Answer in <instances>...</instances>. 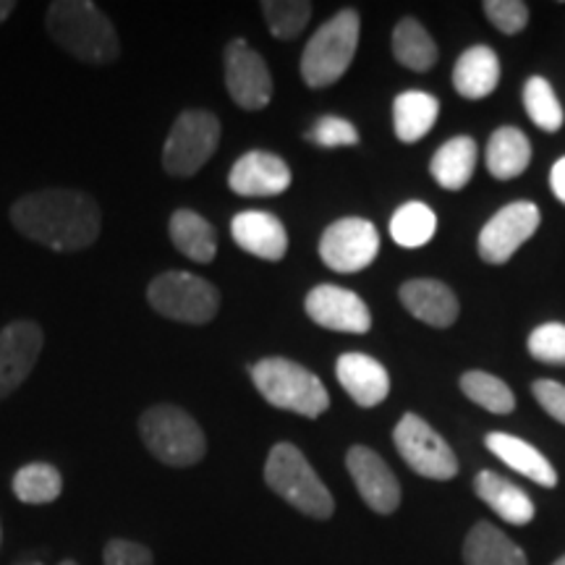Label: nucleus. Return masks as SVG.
<instances>
[{
  "label": "nucleus",
  "instance_id": "f257e3e1",
  "mask_svg": "<svg viewBox=\"0 0 565 565\" xmlns=\"http://www.w3.org/2000/svg\"><path fill=\"white\" fill-rule=\"evenodd\" d=\"M11 223L26 238L53 252L87 249L100 236V207L74 189H42L11 207Z\"/></svg>",
  "mask_w": 565,
  "mask_h": 565
},
{
  "label": "nucleus",
  "instance_id": "f03ea898",
  "mask_svg": "<svg viewBox=\"0 0 565 565\" xmlns=\"http://www.w3.org/2000/svg\"><path fill=\"white\" fill-rule=\"evenodd\" d=\"M45 26L63 51L84 63H110L121 53L113 21L89 0H55Z\"/></svg>",
  "mask_w": 565,
  "mask_h": 565
},
{
  "label": "nucleus",
  "instance_id": "7ed1b4c3",
  "mask_svg": "<svg viewBox=\"0 0 565 565\" xmlns=\"http://www.w3.org/2000/svg\"><path fill=\"white\" fill-rule=\"evenodd\" d=\"M265 482L278 498L294 505L309 519L328 521L335 511V500L307 456L291 443H278L265 463Z\"/></svg>",
  "mask_w": 565,
  "mask_h": 565
},
{
  "label": "nucleus",
  "instance_id": "20e7f679",
  "mask_svg": "<svg viewBox=\"0 0 565 565\" xmlns=\"http://www.w3.org/2000/svg\"><path fill=\"white\" fill-rule=\"evenodd\" d=\"M254 385L267 404L282 412H294L307 419H317L330 408L328 387L307 366L291 359L270 356L257 362L249 370Z\"/></svg>",
  "mask_w": 565,
  "mask_h": 565
},
{
  "label": "nucleus",
  "instance_id": "39448f33",
  "mask_svg": "<svg viewBox=\"0 0 565 565\" xmlns=\"http://www.w3.org/2000/svg\"><path fill=\"white\" fill-rule=\"evenodd\" d=\"M362 19L359 11L343 9L312 34L301 53V79L307 87L324 89L341 82L359 47Z\"/></svg>",
  "mask_w": 565,
  "mask_h": 565
},
{
  "label": "nucleus",
  "instance_id": "423d86ee",
  "mask_svg": "<svg viewBox=\"0 0 565 565\" xmlns=\"http://www.w3.org/2000/svg\"><path fill=\"white\" fill-rule=\"evenodd\" d=\"M139 437L160 463L173 469L200 463L207 454V437L194 416L171 404H158L141 414Z\"/></svg>",
  "mask_w": 565,
  "mask_h": 565
},
{
  "label": "nucleus",
  "instance_id": "0eeeda50",
  "mask_svg": "<svg viewBox=\"0 0 565 565\" xmlns=\"http://www.w3.org/2000/svg\"><path fill=\"white\" fill-rule=\"evenodd\" d=\"M147 299L158 315L186 324L210 322L221 309L217 288L200 275L183 270L158 275L147 288Z\"/></svg>",
  "mask_w": 565,
  "mask_h": 565
},
{
  "label": "nucleus",
  "instance_id": "6e6552de",
  "mask_svg": "<svg viewBox=\"0 0 565 565\" xmlns=\"http://www.w3.org/2000/svg\"><path fill=\"white\" fill-rule=\"evenodd\" d=\"M217 145L221 121L210 110H183L162 147V168L166 173L189 179L215 154Z\"/></svg>",
  "mask_w": 565,
  "mask_h": 565
},
{
  "label": "nucleus",
  "instance_id": "1a4fd4ad",
  "mask_svg": "<svg viewBox=\"0 0 565 565\" xmlns=\"http://www.w3.org/2000/svg\"><path fill=\"white\" fill-rule=\"evenodd\" d=\"M393 443L404 461L419 477L448 482L458 475V458L448 443L422 419L419 414H404L395 424Z\"/></svg>",
  "mask_w": 565,
  "mask_h": 565
},
{
  "label": "nucleus",
  "instance_id": "9d476101",
  "mask_svg": "<svg viewBox=\"0 0 565 565\" xmlns=\"http://www.w3.org/2000/svg\"><path fill=\"white\" fill-rule=\"evenodd\" d=\"M380 254V233L364 217H341L320 238V257L330 270L351 275L370 267Z\"/></svg>",
  "mask_w": 565,
  "mask_h": 565
},
{
  "label": "nucleus",
  "instance_id": "9b49d317",
  "mask_svg": "<svg viewBox=\"0 0 565 565\" xmlns=\"http://www.w3.org/2000/svg\"><path fill=\"white\" fill-rule=\"evenodd\" d=\"M540 207L532 202H511L498 210L479 231V257L490 265H505L540 228Z\"/></svg>",
  "mask_w": 565,
  "mask_h": 565
},
{
  "label": "nucleus",
  "instance_id": "f8f14e48",
  "mask_svg": "<svg viewBox=\"0 0 565 565\" xmlns=\"http://www.w3.org/2000/svg\"><path fill=\"white\" fill-rule=\"evenodd\" d=\"M225 87L244 110H263L273 100L270 68L249 42L233 40L225 47Z\"/></svg>",
  "mask_w": 565,
  "mask_h": 565
},
{
  "label": "nucleus",
  "instance_id": "ddd939ff",
  "mask_svg": "<svg viewBox=\"0 0 565 565\" xmlns=\"http://www.w3.org/2000/svg\"><path fill=\"white\" fill-rule=\"evenodd\" d=\"M307 309L309 320L320 324L324 330H335V333H353L362 335L370 333L372 315L364 299L359 294L349 291V288L333 286V282H322V286L312 288L307 294Z\"/></svg>",
  "mask_w": 565,
  "mask_h": 565
},
{
  "label": "nucleus",
  "instance_id": "4468645a",
  "mask_svg": "<svg viewBox=\"0 0 565 565\" xmlns=\"http://www.w3.org/2000/svg\"><path fill=\"white\" fill-rule=\"evenodd\" d=\"M345 469H349L362 500L374 513L391 515L393 511H398L401 484L383 456L374 454L366 445H353L345 454Z\"/></svg>",
  "mask_w": 565,
  "mask_h": 565
},
{
  "label": "nucleus",
  "instance_id": "2eb2a0df",
  "mask_svg": "<svg viewBox=\"0 0 565 565\" xmlns=\"http://www.w3.org/2000/svg\"><path fill=\"white\" fill-rule=\"evenodd\" d=\"M42 343L45 335L38 322L19 320L0 330V401L9 398L30 377L42 353Z\"/></svg>",
  "mask_w": 565,
  "mask_h": 565
},
{
  "label": "nucleus",
  "instance_id": "dca6fc26",
  "mask_svg": "<svg viewBox=\"0 0 565 565\" xmlns=\"http://www.w3.org/2000/svg\"><path fill=\"white\" fill-rule=\"evenodd\" d=\"M228 186L242 196H275L291 186V168L273 152L252 150L233 162Z\"/></svg>",
  "mask_w": 565,
  "mask_h": 565
},
{
  "label": "nucleus",
  "instance_id": "f3484780",
  "mask_svg": "<svg viewBox=\"0 0 565 565\" xmlns=\"http://www.w3.org/2000/svg\"><path fill=\"white\" fill-rule=\"evenodd\" d=\"M233 242L265 263H278L288 252V233L273 212L246 210L231 221Z\"/></svg>",
  "mask_w": 565,
  "mask_h": 565
},
{
  "label": "nucleus",
  "instance_id": "a211bd4d",
  "mask_svg": "<svg viewBox=\"0 0 565 565\" xmlns=\"http://www.w3.org/2000/svg\"><path fill=\"white\" fill-rule=\"evenodd\" d=\"M335 374L343 391L362 408L380 406L391 393V374L366 353H343L335 362Z\"/></svg>",
  "mask_w": 565,
  "mask_h": 565
},
{
  "label": "nucleus",
  "instance_id": "6ab92c4d",
  "mask_svg": "<svg viewBox=\"0 0 565 565\" xmlns=\"http://www.w3.org/2000/svg\"><path fill=\"white\" fill-rule=\"evenodd\" d=\"M401 303L416 320L433 328H450L458 320V299L448 286L433 278H416L401 286Z\"/></svg>",
  "mask_w": 565,
  "mask_h": 565
},
{
  "label": "nucleus",
  "instance_id": "aec40b11",
  "mask_svg": "<svg viewBox=\"0 0 565 565\" xmlns=\"http://www.w3.org/2000/svg\"><path fill=\"white\" fill-rule=\"evenodd\" d=\"M500 84V61L490 45H471L458 55L454 87L466 100H484Z\"/></svg>",
  "mask_w": 565,
  "mask_h": 565
},
{
  "label": "nucleus",
  "instance_id": "412c9836",
  "mask_svg": "<svg viewBox=\"0 0 565 565\" xmlns=\"http://www.w3.org/2000/svg\"><path fill=\"white\" fill-rule=\"evenodd\" d=\"M484 445L492 456H498L505 466H511L513 471H519V475L532 479V482L542 487L557 484L555 466L550 463L547 458L534 448V445L521 440V437L505 435V433H490L484 437Z\"/></svg>",
  "mask_w": 565,
  "mask_h": 565
},
{
  "label": "nucleus",
  "instance_id": "4be33fe9",
  "mask_svg": "<svg viewBox=\"0 0 565 565\" xmlns=\"http://www.w3.org/2000/svg\"><path fill=\"white\" fill-rule=\"evenodd\" d=\"M477 498L492 508L500 519L513 526H526L534 519L532 498L515 487L511 479L494 475V471H479L475 479Z\"/></svg>",
  "mask_w": 565,
  "mask_h": 565
},
{
  "label": "nucleus",
  "instance_id": "5701e85b",
  "mask_svg": "<svg viewBox=\"0 0 565 565\" xmlns=\"http://www.w3.org/2000/svg\"><path fill=\"white\" fill-rule=\"evenodd\" d=\"M440 116V100L429 92L408 89L393 100V129L404 145L427 137Z\"/></svg>",
  "mask_w": 565,
  "mask_h": 565
},
{
  "label": "nucleus",
  "instance_id": "b1692460",
  "mask_svg": "<svg viewBox=\"0 0 565 565\" xmlns=\"http://www.w3.org/2000/svg\"><path fill=\"white\" fill-rule=\"evenodd\" d=\"M479 158V147L471 137H454L448 139L440 150L435 152L433 162H429V173L448 192H461L469 186L471 175H475Z\"/></svg>",
  "mask_w": 565,
  "mask_h": 565
},
{
  "label": "nucleus",
  "instance_id": "393cba45",
  "mask_svg": "<svg viewBox=\"0 0 565 565\" xmlns=\"http://www.w3.org/2000/svg\"><path fill=\"white\" fill-rule=\"evenodd\" d=\"M529 162H532V145H529L526 134L515 126H500L487 141V171L492 173V179H519Z\"/></svg>",
  "mask_w": 565,
  "mask_h": 565
},
{
  "label": "nucleus",
  "instance_id": "a878e982",
  "mask_svg": "<svg viewBox=\"0 0 565 565\" xmlns=\"http://www.w3.org/2000/svg\"><path fill=\"white\" fill-rule=\"evenodd\" d=\"M466 565H529L526 553L498 526L479 521L463 542Z\"/></svg>",
  "mask_w": 565,
  "mask_h": 565
},
{
  "label": "nucleus",
  "instance_id": "bb28decb",
  "mask_svg": "<svg viewBox=\"0 0 565 565\" xmlns=\"http://www.w3.org/2000/svg\"><path fill=\"white\" fill-rule=\"evenodd\" d=\"M171 231V242L183 257L194 259V263L207 265L217 254V233L210 221H204L200 212L194 210H175L168 223Z\"/></svg>",
  "mask_w": 565,
  "mask_h": 565
},
{
  "label": "nucleus",
  "instance_id": "cd10ccee",
  "mask_svg": "<svg viewBox=\"0 0 565 565\" xmlns=\"http://www.w3.org/2000/svg\"><path fill=\"white\" fill-rule=\"evenodd\" d=\"M393 55L401 66L429 71L437 63V45L416 19H401L393 30Z\"/></svg>",
  "mask_w": 565,
  "mask_h": 565
},
{
  "label": "nucleus",
  "instance_id": "c85d7f7f",
  "mask_svg": "<svg viewBox=\"0 0 565 565\" xmlns=\"http://www.w3.org/2000/svg\"><path fill=\"white\" fill-rule=\"evenodd\" d=\"M437 231V215L429 204L424 202H406L395 210L391 221L393 242L404 249H419L433 242Z\"/></svg>",
  "mask_w": 565,
  "mask_h": 565
},
{
  "label": "nucleus",
  "instance_id": "c756f323",
  "mask_svg": "<svg viewBox=\"0 0 565 565\" xmlns=\"http://www.w3.org/2000/svg\"><path fill=\"white\" fill-rule=\"evenodd\" d=\"M63 492V477L53 463H26L13 475V494L26 505H47Z\"/></svg>",
  "mask_w": 565,
  "mask_h": 565
},
{
  "label": "nucleus",
  "instance_id": "7c9ffc66",
  "mask_svg": "<svg viewBox=\"0 0 565 565\" xmlns=\"http://www.w3.org/2000/svg\"><path fill=\"white\" fill-rule=\"evenodd\" d=\"M461 391L469 401H475L477 406L487 408L492 414H511L515 408V395L503 380L494 377L490 372L471 370L461 374Z\"/></svg>",
  "mask_w": 565,
  "mask_h": 565
},
{
  "label": "nucleus",
  "instance_id": "2f4dec72",
  "mask_svg": "<svg viewBox=\"0 0 565 565\" xmlns=\"http://www.w3.org/2000/svg\"><path fill=\"white\" fill-rule=\"evenodd\" d=\"M524 108L532 118L534 126H540L542 131L555 134L563 126V105L557 100L553 84H550L545 76H532L524 84Z\"/></svg>",
  "mask_w": 565,
  "mask_h": 565
},
{
  "label": "nucleus",
  "instance_id": "473e14b6",
  "mask_svg": "<svg viewBox=\"0 0 565 565\" xmlns=\"http://www.w3.org/2000/svg\"><path fill=\"white\" fill-rule=\"evenodd\" d=\"M263 13L273 38L296 40L312 19V3L307 0H265Z\"/></svg>",
  "mask_w": 565,
  "mask_h": 565
},
{
  "label": "nucleus",
  "instance_id": "72a5a7b5",
  "mask_svg": "<svg viewBox=\"0 0 565 565\" xmlns=\"http://www.w3.org/2000/svg\"><path fill=\"white\" fill-rule=\"evenodd\" d=\"M529 353L536 362L565 366V324L545 322L529 335Z\"/></svg>",
  "mask_w": 565,
  "mask_h": 565
},
{
  "label": "nucleus",
  "instance_id": "f704fd0d",
  "mask_svg": "<svg viewBox=\"0 0 565 565\" xmlns=\"http://www.w3.org/2000/svg\"><path fill=\"white\" fill-rule=\"evenodd\" d=\"M307 139L315 141L317 147H351L359 145V131L351 121H345L341 116H322L312 129L307 131Z\"/></svg>",
  "mask_w": 565,
  "mask_h": 565
},
{
  "label": "nucleus",
  "instance_id": "c9c22d12",
  "mask_svg": "<svg viewBox=\"0 0 565 565\" xmlns=\"http://www.w3.org/2000/svg\"><path fill=\"white\" fill-rule=\"evenodd\" d=\"M484 13L503 34H519L529 24V6L521 0H487Z\"/></svg>",
  "mask_w": 565,
  "mask_h": 565
},
{
  "label": "nucleus",
  "instance_id": "e433bc0d",
  "mask_svg": "<svg viewBox=\"0 0 565 565\" xmlns=\"http://www.w3.org/2000/svg\"><path fill=\"white\" fill-rule=\"evenodd\" d=\"M105 565H154V555L150 547L139 545L131 540H110L103 553Z\"/></svg>",
  "mask_w": 565,
  "mask_h": 565
},
{
  "label": "nucleus",
  "instance_id": "4c0bfd02",
  "mask_svg": "<svg viewBox=\"0 0 565 565\" xmlns=\"http://www.w3.org/2000/svg\"><path fill=\"white\" fill-rule=\"evenodd\" d=\"M532 393L536 404L545 408L555 422L565 424V385L555 383V380H536Z\"/></svg>",
  "mask_w": 565,
  "mask_h": 565
},
{
  "label": "nucleus",
  "instance_id": "58836bf2",
  "mask_svg": "<svg viewBox=\"0 0 565 565\" xmlns=\"http://www.w3.org/2000/svg\"><path fill=\"white\" fill-rule=\"evenodd\" d=\"M550 186H553L557 200L565 204V158L557 160L553 171H550Z\"/></svg>",
  "mask_w": 565,
  "mask_h": 565
},
{
  "label": "nucleus",
  "instance_id": "ea45409f",
  "mask_svg": "<svg viewBox=\"0 0 565 565\" xmlns=\"http://www.w3.org/2000/svg\"><path fill=\"white\" fill-rule=\"evenodd\" d=\"M13 11H17V3H13V0H0V24H3Z\"/></svg>",
  "mask_w": 565,
  "mask_h": 565
},
{
  "label": "nucleus",
  "instance_id": "a19ab883",
  "mask_svg": "<svg viewBox=\"0 0 565 565\" xmlns=\"http://www.w3.org/2000/svg\"><path fill=\"white\" fill-rule=\"evenodd\" d=\"M13 565H45V563H40V561H21V563H13Z\"/></svg>",
  "mask_w": 565,
  "mask_h": 565
},
{
  "label": "nucleus",
  "instance_id": "79ce46f5",
  "mask_svg": "<svg viewBox=\"0 0 565 565\" xmlns=\"http://www.w3.org/2000/svg\"><path fill=\"white\" fill-rule=\"evenodd\" d=\"M553 565H565V555H563V557H557V561H555Z\"/></svg>",
  "mask_w": 565,
  "mask_h": 565
},
{
  "label": "nucleus",
  "instance_id": "37998d69",
  "mask_svg": "<svg viewBox=\"0 0 565 565\" xmlns=\"http://www.w3.org/2000/svg\"><path fill=\"white\" fill-rule=\"evenodd\" d=\"M61 565H79V563H76V561H63Z\"/></svg>",
  "mask_w": 565,
  "mask_h": 565
}]
</instances>
